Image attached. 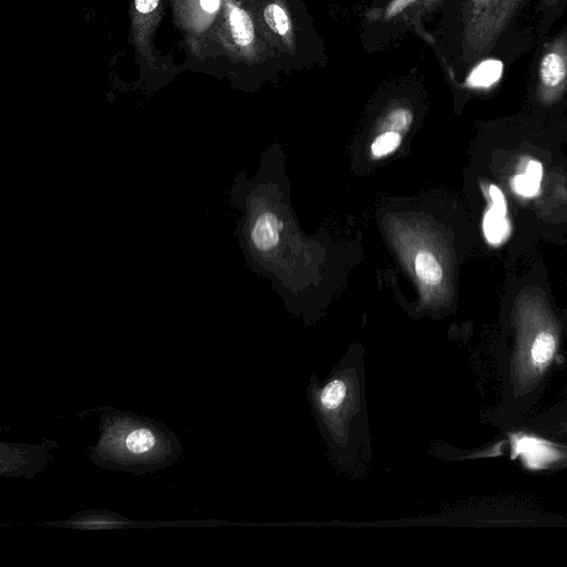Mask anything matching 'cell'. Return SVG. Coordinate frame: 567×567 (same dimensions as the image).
I'll return each mask as SVG.
<instances>
[{"label":"cell","mask_w":567,"mask_h":567,"mask_svg":"<svg viewBox=\"0 0 567 567\" xmlns=\"http://www.w3.org/2000/svg\"><path fill=\"white\" fill-rule=\"evenodd\" d=\"M489 198H491V205L489 207L494 208L495 210L507 214V205L506 199L502 193V190L495 186L491 185L488 189Z\"/></svg>","instance_id":"cell-16"},{"label":"cell","mask_w":567,"mask_h":567,"mask_svg":"<svg viewBox=\"0 0 567 567\" xmlns=\"http://www.w3.org/2000/svg\"><path fill=\"white\" fill-rule=\"evenodd\" d=\"M99 451L106 460L122 468H151L158 461H166L168 437L156 425L130 421L105 429Z\"/></svg>","instance_id":"cell-2"},{"label":"cell","mask_w":567,"mask_h":567,"mask_svg":"<svg viewBox=\"0 0 567 567\" xmlns=\"http://www.w3.org/2000/svg\"><path fill=\"white\" fill-rule=\"evenodd\" d=\"M202 8L209 12H216L219 7V0H199Z\"/></svg>","instance_id":"cell-18"},{"label":"cell","mask_w":567,"mask_h":567,"mask_svg":"<svg viewBox=\"0 0 567 567\" xmlns=\"http://www.w3.org/2000/svg\"><path fill=\"white\" fill-rule=\"evenodd\" d=\"M542 178V163L530 159L526 164L524 173L514 176L512 181L513 189L520 196L533 197L539 192Z\"/></svg>","instance_id":"cell-9"},{"label":"cell","mask_w":567,"mask_h":567,"mask_svg":"<svg viewBox=\"0 0 567 567\" xmlns=\"http://www.w3.org/2000/svg\"><path fill=\"white\" fill-rule=\"evenodd\" d=\"M401 143V134L394 131H384L378 135L371 144V153L374 157H382L398 148Z\"/></svg>","instance_id":"cell-15"},{"label":"cell","mask_w":567,"mask_h":567,"mask_svg":"<svg viewBox=\"0 0 567 567\" xmlns=\"http://www.w3.org/2000/svg\"><path fill=\"white\" fill-rule=\"evenodd\" d=\"M502 63L496 60L484 61L476 66L471 75V83L474 86L487 87L494 84L502 74Z\"/></svg>","instance_id":"cell-12"},{"label":"cell","mask_w":567,"mask_h":567,"mask_svg":"<svg viewBox=\"0 0 567 567\" xmlns=\"http://www.w3.org/2000/svg\"><path fill=\"white\" fill-rule=\"evenodd\" d=\"M228 24L235 44L246 49L255 43L256 32L250 14L236 4H228Z\"/></svg>","instance_id":"cell-7"},{"label":"cell","mask_w":567,"mask_h":567,"mask_svg":"<svg viewBox=\"0 0 567 567\" xmlns=\"http://www.w3.org/2000/svg\"><path fill=\"white\" fill-rule=\"evenodd\" d=\"M560 0H543V3L545 4V7L547 8H550L555 4H557Z\"/></svg>","instance_id":"cell-19"},{"label":"cell","mask_w":567,"mask_h":567,"mask_svg":"<svg viewBox=\"0 0 567 567\" xmlns=\"http://www.w3.org/2000/svg\"><path fill=\"white\" fill-rule=\"evenodd\" d=\"M523 0H466L463 7L462 55L472 62L495 45Z\"/></svg>","instance_id":"cell-3"},{"label":"cell","mask_w":567,"mask_h":567,"mask_svg":"<svg viewBox=\"0 0 567 567\" xmlns=\"http://www.w3.org/2000/svg\"><path fill=\"white\" fill-rule=\"evenodd\" d=\"M506 215L507 214H502L492 207L485 213L483 231L489 244L499 245L507 239L511 225Z\"/></svg>","instance_id":"cell-10"},{"label":"cell","mask_w":567,"mask_h":567,"mask_svg":"<svg viewBox=\"0 0 567 567\" xmlns=\"http://www.w3.org/2000/svg\"><path fill=\"white\" fill-rule=\"evenodd\" d=\"M159 0H135V8L141 13H150L154 11Z\"/></svg>","instance_id":"cell-17"},{"label":"cell","mask_w":567,"mask_h":567,"mask_svg":"<svg viewBox=\"0 0 567 567\" xmlns=\"http://www.w3.org/2000/svg\"><path fill=\"white\" fill-rule=\"evenodd\" d=\"M413 114L411 110L398 106L388 112L383 120V127L386 131H394L398 133H404L411 125Z\"/></svg>","instance_id":"cell-14"},{"label":"cell","mask_w":567,"mask_h":567,"mask_svg":"<svg viewBox=\"0 0 567 567\" xmlns=\"http://www.w3.org/2000/svg\"><path fill=\"white\" fill-rule=\"evenodd\" d=\"M556 347L555 338L549 332L539 333L530 349V355L536 364H544L550 360Z\"/></svg>","instance_id":"cell-13"},{"label":"cell","mask_w":567,"mask_h":567,"mask_svg":"<svg viewBox=\"0 0 567 567\" xmlns=\"http://www.w3.org/2000/svg\"><path fill=\"white\" fill-rule=\"evenodd\" d=\"M261 19L275 45L293 54L296 52V35L291 16L286 0H270L262 8Z\"/></svg>","instance_id":"cell-6"},{"label":"cell","mask_w":567,"mask_h":567,"mask_svg":"<svg viewBox=\"0 0 567 567\" xmlns=\"http://www.w3.org/2000/svg\"><path fill=\"white\" fill-rule=\"evenodd\" d=\"M443 1L388 0L383 7L371 9L365 17L370 22H385L408 27L427 43H433L432 35L424 29V20Z\"/></svg>","instance_id":"cell-4"},{"label":"cell","mask_w":567,"mask_h":567,"mask_svg":"<svg viewBox=\"0 0 567 567\" xmlns=\"http://www.w3.org/2000/svg\"><path fill=\"white\" fill-rule=\"evenodd\" d=\"M308 398L333 460L358 470L369 452L362 359H341L323 384L311 381Z\"/></svg>","instance_id":"cell-1"},{"label":"cell","mask_w":567,"mask_h":567,"mask_svg":"<svg viewBox=\"0 0 567 567\" xmlns=\"http://www.w3.org/2000/svg\"><path fill=\"white\" fill-rule=\"evenodd\" d=\"M567 89V32L551 40L544 49L538 64V97L556 101Z\"/></svg>","instance_id":"cell-5"},{"label":"cell","mask_w":567,"mask_h":567,"mask_svg":"<svg viewBox=\"0 0 567 567\" xmlns=\"http://www.w3.org/2000/svg\"><path fill=\"white\" fill-rule=\"evenodd\" d=\"M415 274L429 286H436L443 278V269L435 256L430 251H420L414 259Z\"/></svg>","instance_id":"cell-11"},{"label":"cell","mask_w":567,"mask_h":567,"mask_svg":"<svg viewBox=\"0 0 567 567\" xmlns=\"http://www.w3.org/2000/svg\"><path fill=\"white\" fill-rule=\"evenodd\" d=\"M280 224L277 216L270 212L260 215L251 229V240L260 251L271 250L279 241Z\"/></svg>","instance_id":"cell-8"}]
</instances>
